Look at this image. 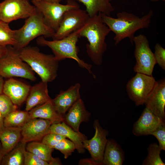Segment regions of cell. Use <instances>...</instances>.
<instances>
[{"mask_svg": "<svg viewBox=\"0 0 165 165\" xmlns=\"http://www.w3.org/2000/svg\"><path fill=\"white\" fill-rule=\"evenodd\" d=\"M47 2H54V3H60L62 0H45Z\"/></svg>", "mask_w": 165, "mask_h": 165, "instance_id": "41", "label": "cell"}, {"mask_svg": "<svg viewBox=\"0 0 165 165\" xmlns=\"http://www.w3.org/2000/svg\"><path fill=\"white\" fill-rule=\"evenodd\" d=\"M165 122H162L150 135L155 136L157 139L159 146L161 150H165Z\"/></svg>", "mask_w": 165, "mask_h": 165, "instance_id": "33", "label": "cell"}, {"mask_svg": "<svg viewBox=\"0 0 165 165\" xmlns=\"http://www.w3.org/2000/svg\"><path fill=\"white\" fill-rule=\"evenodd\" d=\"M81 28L59 40L49 41L46 39L44 37L40 36L37 39V43L40 46L50 48L55 59L58 62L66 58L73 59L80 67L87 70L95 78V75L91 70L92 65L80 59L78 56V49L76 44L80 38L79 33Z\"/></svg>", "mask_w": 165, "mask_h": 165, "instance_id": "4", "label": "cell"}, {"mask_svg": "<svg viewBox=\"0 0 165 165\" xmlns=\"http://www.w3.org/2000/svg\"><path fill=\"white\" fill-rule=\"evenodd\" d=\"M154 55L156 64L163 70H165V49L160 44L156 43L155 46Z\"/></svg>", "mask_w": 165, "mask_h": 165, "instance_id": "35", "label": "cell"}, {"mask_svg": "<svg viewBox=\"0 0 165 165\" xmlns=\"http://www.w3.org/2000/svg\"><path fill=\"white\" fill-rule=\"evenodd\" d=\"M55 33L47 24L42 14L37 10L26 19L22 27L15 30L16 43L13 47L19 51L35 38L42 36L45 38L52 37Z\"/></svg>", "mask_w": 165, "mask_h": 165, "instance_id": "5", "label": "cell"}, {"mask_svg": "<svg viewBox=\"0 0 165 165\" xmlns=\"http://www.w3.org/2000/svg\"><path fill=\"white\" fill-rule=\"evenodd\" d=\"M5 127L4 126V118L0 113V130Z\"/></svg>", "mask_w": 165, "mask_h": 165, "instance_id": "39", "label": "cell"}, {"mask_svg": "<svg viewBox=\"0 0 165 165\" xmlns=\"http://www.w3.org/2000/svg\"><path fill=\"white\" fill-rule=\"evenodd\" d=\"M19 52L23 60L39 75L42 81L48 82L56 78L59 64L53 55L43 53L37 47L28 46Z\"/></svg>", "mask_w": 165, "mask_h": 165, "instance_id": "3", "label": "cell"}, {"mask_svg": "<svg viewBox=\"0 0 165 165\" xmlns=\"http://www.w3.org/2000/svg\"><path fill=\"white\" fill-rule=\"evenodd\" d=\"M31 119L28 111L15 110L4 118L6 127H22Z\"/></svg>", "mask_w": 165, "mask_h": 165, "instance_id": "26", "label": "cell"}, {"mask_svg": "<svg viewBox=\"0 0 165 165\" xmlns=\"http://www.w3.org/2000/svg\"><path fill=\"white\" fill-rule=\"evenodd\" d=\"M101 15L103 22L115 34L113 39L116 46L126 38H128L133 45L135 33L150 26L153 12L150 10L141 17L125 11L117 13L116 18Z\"/></svg>", "mask_w": 165, "mask_h": 165, "instance_id": "1", "label": "cell"}, {"mask_svg": "<svg viewBox=\"0 0 165 165\" xmlns=\"http://www.w3.org/2000/svg\"><path fill=\"white\" fill-rule=\"evenodd\" d=\"M23 143L16 146L5 155L1 163L2 165H24V156L22 151Z\"/></svg>", "mask_w": 165, "mask_h": 165, "instance_id": "27", "label": "cell"}, {"mask_svg": "<svg viewBox=\"0 0 165 165\" xmlns=\"http://www.w3.org/2000/svg\"><path fill=\"white\" fill-rule=\"evenodd\" d=\"M17 108L7 95L3 93L0 95V113L4 118L11 112L17 110Z\"/></svg>", "mask_w": 165, "mask_h": 165, "instance_id": "30", "label": "cell"}, {"mask_svg": "<svg viewBox=\"0 0 165 165\" xmlns=\"http://www.w3.org/2000/svg\"><path fill=\"white\" fill-rule=\"evenodd\" d=\"M49 133H56L68 138L74 143L76 149L79 153L85 152L83 142L87 139V137L80 132L74 130L65 122L52 124L50 128Z\"/></svg>", "mask_w": 165, "mask_h": 165, "instance_id": "19", "label": "cell"}, {"mask_svg": "<svg viewBox=\"0 0 165 165\" xmlns=\"http://www.w3.org/2000/svg\"><path fill=\"white\" fill-rule=\"evenodd\" d=\"M4 81L3 78L0 76V95L3 93V89Z\"/></svg>", "mask_w": 165, "mask_h": 165, "instance_id": "38", "label": "cell"}, {"mask_svg": "<svg viewBox=\"0 0 165 165\" xmlns=\"http://www.w3.org/2000/svg\"><path fill=\"white\" fill-rule=\"evenodd\" d=\"M90 17L86 10L80 8L68 10L64 14L58 29L52 37L53 40L63 38L82 28Z\"/></svg>", "mask_w": 165, "mask_h": 165, "instance_id": "11", "label": "cell"}, {"mask_svg": "<svg viewBox=\"0 0 165 165\" xmlns=\"http://www.w3.org/2000/svg\"><path fill=\"white\" fill-rule=\"evenodd\" d=\"M42 0H31V2H38Z\"/></svg>", "mask_w": 165, "mask_h": 165, "instance_id": "43", "label": "cell"}, {"mask_svg": "<svg viewBox=\"0 0 165 165\" xmlns=\"http://www.w3.org/2000/svg\"><path fill=\"white\" fill-rule=\"evenodd\" d=\"M28 112L31 119H43L50 121L52 124L64 122V117L57 111L52 100L34 108Z\"/></svg>", "mask_w": 165, "mask_h": 165, "instance_id": "21", "label": "cell"}, {"mask_svg": "<svg viewBox=\"0 0 165 165\" xmlns=\"http://www.w3.org/2000/svg\"><path fill=\"white\" fill-rule=\"evenodd\" d=\"M67 0L65 5L50 2L45 0L31 2L37 10L42 14L47 24L55 32L60 26L65 13L69 9L80 8L75 1Z\"/></svg>", "mask_w": 165, "mask_h": 165, "instance_id": "8", "label": "cell"}, {"mask_svg": "<svg viewBox=\"0 0 165 165\" xmlns=\"http://www.w3.org/2000/svg\"><path fill=\"white\" fill-rule=\"evenodd\" d=\"M0 58V76L3 78L19 77L32 81L36 80L34 72L21 58L19 52L11 45Z\"/></svg>", "mask_w": 165, "mask_h": 165, "instance_id": "6", "label": "cell"}, {"mask_svg": "<svg viewBox=\"0 0 165 165\" xmlns=\"http://www.w3.org/2000/svg\"><path fill=\"white\" fill-rule=\"evenodd\" d=\"M108 27L103 22L101 13L90 17L81 29L80 37L86 38V51L91 61L100 65L103 62L104 54L107 49L106 38L110 32Z\"/></svg>", "mask_w": 165, "mask_h": 165, "instance_id": "2", "label": "cell"}, {"mask_svg": "<svg viewBox=\"0 0 165 165\" xmlns=\"http://www.w3.org/2000/svg\"><path fill=\"white\" fill-rule=\"evenodd\" d=\"M94 127L95 133L90 139H88L83 142V147L89 152L91 158L95 161L102 164V160L105 146L108 139L106 136L108 131L103 128L98 119L94 120Z\"/></svg>", "mask_w": 165, "mask_h": 165, "instance_id": "12", "label": "cell"}, {"mask_svg": "<svg viewBox=\"0 0 165 165\" xmlns=\"http://www.w3.org/2000/svg\"><path fill=\"white\" fill-rule=\"evenodd\" d=\"M23 143L22 148L24 156V165H49L47 162L40 159L31 152L26 151V143Z\"/></svg>", "mask_w": 165, "mask_h": 165, "instance_id": "32", "label": "cell"}, {"mask_svg": "<svg viewBox=\"0 0 165 165\" xmlns=\"http://www.w3.org/2000/svg\"><path fill=\"white\" fill-rule=\"evenodd\" d=\"M27 151L33 153L40 159L48 163L49 165H61L58 158L52 157V153L53 150L42 142L33 141L29 142L26 148Z\"/></svg>", "mask_w": 165, "mask_h": 165, "instance_id": "24", "label": "cell"}, {"mask_svg": "<svg viewBox=\"0 0 165 165\" xmlns=\"http://www.w3.org/2000/svg\"><path fill=\"white\" fill-rule=\"evenodd\" d=\"M133 42L135 44L134 56L136 60L134 72L152 75L156 63L148 39L145 35L140 34L134 37Z\"/></svg>", "mask_w": 165, "mask_h": 165, "instance_id": "9", "label": "cell"}, {"mask_svg": "<svg viewBox=\"0 0 165 165\" xmlns=\"http://www.w3.org/2000/svg\"><path fill=\"white\" fill-rule=\"evenodd\" d=\"M52 124V123L48 120L39 118L31 119L21 127V142L26 143L41 141L49 133Z\"/></svg>", "mask_w": 165, "mask_h": 165, "instance_id": "13", "label": "cell"}, {"mask_svg": "<svg viewBox=\"0 0 165 165\" xmlns=\"http://www.w3.org/2000/svg\"><path fill=\"white\" fill-rule=\"evenodd\" d=\"M82 3L86 7V11L90 17L99 13L110 16L114 10L111 2L112 0H72Z\"/></svg>", "mask_w": 165, "mask_h": 165, "instance_id": "25", "label": "cell"}, {"mask_svg": "<svg viewBox=\"0 0 165 165\" xmlns=\"http://www.w3.org/2000/svg\"><path fill=\"white\" fill-rule=\"evenodd\" d=\"M7 50V46H0V58L6 53Z\"/></svg>", "mask_w": 165, "mask_h": 165, "instance_id": "37", "label": "cell"}, {"mask_svg": "<svg viewBox=\"0 0 165 165\" xmlns=\"http://www.w3.org/2000/svg\"><path fill=\"white\" fill-rule=\"evenodd\" d=\"M53 148L59 151L63 154L65 159L71 156L76 149L74 143L66 138L61 140Z\"/></svg>", "mask_w": 165, "mask_h": 165, "instance_id": "31", "label": "cell"}, {"mask_svg": "<svg viewBox=\"0 0 165 165\" xmlns=\"http://www.w3.org/2000/svg\"><path fill=\"white\" fill-rule=\"evenodd\" d=\"M157 83L152 75L136 73L128 82L127 91L129 98L136 105H143Z\"/></svg>", "mask_w": 165, "mask_h": 165, "instance_id": "7", "label": "cell"}, {"mask_svg": "<svg viewBox=\"0 0 165 165\" xmlns=\"http://www.w3.org/2000/svg\"><path fill=\"white\" fill-rule=\"evenodd\" d=\"M150 1H151L152 2H157L159 1H165V0H149Z\"/></svg>", "mask_w": 165, "mask_h": 165, "instance_id": "42", "label": "cell"}, {"mask_svg": "<svg viewBox=\"0 0 165 165\" xmlns=\"http://www.w3.org/2000/svg\"><path fill=\"white\" fill-rule=\"evenodd\" d=\"M124 160V153L120 145L115 139H108L104 154L103 165H122Z\"/></svg>", "mask_w": 165, "mask_h": 165, "instance_id": "22", "label": "cell"}, {"mask_svg": "<svg viewBox=\"0 0 165 165\" xmlns=\"http://www.w3.org/2000/svg\"><path fill=\"white\" fill-rule=\"evenodd\" d=\"M80 165H101V164L95 161L92 158L82 159L80 160L79 163Z\"/></svg>", "mask_w": 165, "mask_h": 165, "instance_id": "36", "label": "cell"}, {"mask_svg": "<svg viewBox=\"0 0 165 165\" xmlns=\"http://www.w3.org/2000/svg\"><path fill=\"white\" fill-rule=\"evenodd\" d=\"M164 121L145 107L134 124L132 133L136 136L149 135Z\"/></svg>", "mask_w": 165, "mask_h": 165, "instance_id": "17", "label": "cell"}, {"mask_svg": "<svg viewBox=\"0 0 165 165\" xmlns=\"http://www.w3.org/2000/svg\"><path fill=\"white\" fill-rule=\"evenodd\" d=\"M64 116V122L74 130L79 132V126L82 122H87L91 114L85 107L81 98L77 101L68 111Z\"/></svg>", "mask_w": 165, "mask_h": 165, "instance_id": "18", "label": "cell"}, {"mask_svg": "<svg viewBox=\"0 0 165 165\" xmlns=\"http://www.w3.org/2000/svg\"><path fill=\"white\" fill-rule=\"evenodd\" d=\"M4 155L2 150L1 144L0 142V165L1 164Z\"/></svg>", "mask_w": 165, "mask_h": 165, "instance_id": "40", "label": "cell"}, {"mask_svg": "<svg viewBox=\"0 0 165 165\" xmlns=\"http://www.w3.org/2000/svg\"><path fill=\"white\" fill-rule=\"evenodd\" d=\"M47 83L41 81L31 87L26 99V111H29L52 100L49 94Z\"/></svg>", "mask_w": 165, "mask_h": 165, "instance_id": "20", "label": "cell"}, {"mask_svg": "<svg viewBox=\"0 0 165 165\" xmlns=\"http://www.w3.org/2000/svg\"><path fill=\"white\" fill-rule=\"evenodd\" d=\"M30 88L29 85L13 78H10L4 81L3 93L18 107L26 100Z\"/></svg>", "mask_w": 165, "mask_h": 165, "instance_id": "16", "label": "cell"}, {"mask_svg": "<svg viewBox=\"0 0 165 165\" xmlns=\"http://www.w3.org/2000/svg\"><path fill=\"white\" fill-rule=\"evenodd\" d=\"M37 9L28 0H4L0 3V20L9 24L20 19H27Z\"/></svg>", "mask_w": 165, "mask_h": 165, "instance_id": "10", "label": "cell"}, {"mask_svg": "<svg viewBox=\"0 0 165 165\" xmlns=\"http://www.w3.org/2000/svg\"><path fill=\"white\" fill-rule=\"evenodd\" d=\"M21 127H6L0 130V142L4 155L15 148L21 140Z\"/></svg>", "mask_w": 165, "mask_h": 165, "instance_id": "23", "label": "cell"}, {"mask_svg": "<svg viewBox=\"0 0 165 165\" xmlns=\"http://www.w3.org/2000/svg\"><path fill=\"white\" fill-rule=\"evenodd\" d=\"M64 136L53 133H49L42 138L41 142L51 148L54 147L61 140L66 138Z\"/></svg>", "mask_w": 165, "mask_h": 165, "instance_id": "34", "label": "cell"}, {"mask_svg": "<svg viewBox=\"0 0 165 165\" xmlns=\"http://www.w3.org/2000/svg\"><path fill=\"white\" fill-rule=\"evenodd\" d=\"M16 43L15 30L11 29L9 24L0 20V46H14Z\"/></svg>", "mask_w": 165, "mask_h": 165, "instance_id": "29", "label": "cell"}, {"mask_svg": "<svg viewBox=\"0 0 165 165\" xmlns=\"http://www.w3.org/2000/svg\"><path fill=\"white\" fill-rule=\"evenodd\" d=\"M145 107L160 118L165 119V79L157 81V84L145 102Z\"/></svg>", "mask_w": 165, "mask_h": 165, "instance_id": "15", "label": "cell"}, {"mask_svg": "<svg viewBox=\"0 0 165 165\" xmlns=\"http://www.w3.org/2000/svg\"><path fill=\"white\" fill-rule=\"evenodd\" d=\"M80 84L77 83L66 90H61L53 99L52 102L57 111L64 116L72 106L81 98Z\"/></svg>", "mask_w": 165, "mask_h": 165, "instance_id": "14", "label": "cell"}, {"mask_svg": "<svg viewBox=\"0 0 165 165\" xmlns=\"http://www.w3.org/2000/svg\"><path fill=\"white\" fill-rule=\"evenodd\" d=\"M148 155L143 160V165H165L160 157L162 151L159 145L154 143L150 144L148 148Z\"/></svg>", "mask_w": 165, "mask_h": 165, "instance_id": "28", "label": "cell"}]
</instances>
